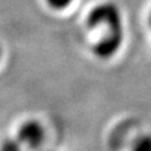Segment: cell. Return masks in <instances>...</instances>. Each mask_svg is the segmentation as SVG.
Masks as SVG:
<instances>
[{
  "label": "cell",
  "mask_w": 151,
  "mask_h": 151,
  "mask_svg": "<svg viewBox=\"0 0 151 151\" xmlns=\"http://www.w3.org/2000/svg\"><path fill=\"white\" fill-rule=\"evenodd\" d=\"M0 151H24L23 150V145L19 142L18 139H8L0 146Z\"/></svg>",
  "instance_id": "obj_4"
},
{
  "label": "cell",
  "mask_w": 151,
  "mask_h": 151,
  "mask_svg": "<svg viewBox=\"0 0 151 151\" xmlns=\"http://www.w3.org/2000/svg\"><path fill=\"white\" fill-rule=\"evenodd\" d=\"M1 53H3V50H1V45H0V58H1Z\"/></svg>",
  "instance_id": "obj_6"
},
{
  "label": "cell",
  "mask_w": 151,
  "mask_h": 151,
  "mask_svg": "<svg viewBox=\"0 0 151 151\" xmlns=\"http://www.w3.org/2000/svg\"><path fill=\"white\" fill-rule=\"evenodd\" d=\"M72 1L73 0H47V3H48L53 9H57V10L67 8Z\"/></svg>",
  "instance_id": "obj_5"
},
{
  "label": "cell",
  "mask_w": 151,
  "mask_h": 151,
  "mask_svg": "<svg viewBox=\"0 0 151 151\" xmlns=\"http://www.w3.org/2000/svg\"><path fill=\"white\" fill-rule=\"evenodd\" d=\"M87 24L92 29H102V35L93 45V53L98 58H111L120 50L124 42V27L121 10L115 3L105 1L96 5L88 14Z\"/></svg>",
  "instance_id": "obj_1"
},
{
  "label": "cell",
  "mask_w": 151,
  "mask_h": 151,
  "mask_svg": "<svg viewBox=\"0 0 151 151\" xmlns=\"http://www.w3.org/2000/svg\"><path fill=\"white\" fill-rule=\"evenodd\" d=\"M44 137H45V132L43 126H42L40 122L35 120L27 121L19 127L18 141L23 146H25V147L30 150H35L40 147L44 141Z\"/></svg>",
  "instance_id": "obj_2"
},
{
  "label": "cell",
  "mask_w": 151,
  "mask_h": 151,
  "mask_svg": "<svg viewBox=\"0 0 151 151\" xmlns=\"http://www.w3.org/2000/svg\"><path fill=\"white\" fill-rule=\"evenodd\" d=\"M150 25H151V14H150Z\"/></svg>",
  "instance_id": "obj_7"
},
{
  "label": "cell",
  "mask_w": 151,
  "mask_h": 151,
  "mask_svg": "<svg viewBox=\"0 0 151 151\" xmlns=\"http://www.w3.org/2000/svg\"><path fill=\"white\" fill-rule=\"evenodd\" d=\"M131 151H151V135L142 134L131 142Z\"/></svg>",
  "instance_id": "obj_3"
}]
</instances>
